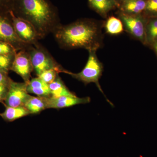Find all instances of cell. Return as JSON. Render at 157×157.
<instances>
[{
	"mask_svg": "<svg viewBox=\"0 0 157 157\" xmlns=\"http://www.w3.org/2000/svg\"><path fill=\"white\" fill-rule=\"evenodd\" d=\"M102 28V24L96 21L82 19L67 25L59 26L54 33L62 48L97 51L103 43Z\"/></svg>",
	"mask_w": 157,
	"mask_h": 157,
	"instance_id": "6da1fadb",
	"label": "cell"
},
{
	"mask_svg": "<svg viewBox=\"0 0 157 157\" xmlns=\"http://www.w3.org/2000/svg\"><path fill=\"white\" fill-rule=\"evenodd\" d=\"M11 11L16 17L30 23L39 38L59 26L57 11L49 0H14Z\"/></svg>",
	"mask_w": 157,
	"mask_h": 157,
	"instance_id": "7a4b0ae2",
	"label": "cell"
},
{
	"mask_svg": "<svg viewBox=\"0 0 157 157\" xmlns=\"http://www.w3.org/2000/svg\"><path fill=\"white\" fill-rule=\"evenodd\" d=\"M96 52H89V56L87 63L80 73H71L70 75L84 84H88L91 82L95 83L100 91L104 95L99 82L103 73V66L97 56Z\"/></svg>",
	"mask_w": 157,
	"mask_h": 157,
	"instance_id": "3957f363",
	"label": "cell"
},
{
	"mask_svg": "<svg viewBox=\"0 0 157 157\" xmlns=\"http://www.w3.org/2000/svg\"><path fill=\"white\" fill-rule=\"evenodd\" d=\"M119 17L126 30L145 45V28L147 20L140 14L131 15L122 12L120 13Z\"/></svg>",
	"mask_w": 157,
	"mask_h": 157,
	"instance_id": "277c9868",
	"label": "cell"
},
{
	"mask_svg": "<svg viewBox=\"0 0 157 157\" xmlns=\"http://www.w3.org/2000/svg\"><path fill=\"white\" fill-rule=\"evenodd\" d=\"M9 12L0 14V41L9 43L17 50L28 44L23 42L17 36Z\"/></svg>",
	"mask_w": 157,
	"mask_h": 157,
	"instance_id": "5b68a950",
	"label": "cell"
},
{
	"mask_svg": "<svg viewBox=\"0 0 157 157\" xmlns=\"http://www.w3.org/2000/svg\"><path fill=\"white\" fill-rule=\"evenodd\" d=\"M33 70L37 76L44 71L60 67L45 49L41 48H34L29 52Z\"/></svg>",
	"mask_w": 157,
	"mask_h": 157,
	"instance_id": "8992f818",
	"label": "cell"
},
{
	"mask_svg": "<svg viewBox=\"0 0 157 157\" xmlns=\"http://www.w3.org/2000/svg\"><path fill=\"white\" fill-rule=\"evenodd\" d=\"M27 83L17 82L10 79L9 90L4 101L5 106L16 107L24 106L26 101L29 98L27 90Z\"/></svg>",
	"mask_w": 157,
	"mask_h": 157,
	"instance_id": "52a82bcc",
	"label": "cell"
},
{
	"mask_svg": "<svg viewBox=\"0 0 157 157\" xmlns=\"http://www.w3.org/2000/svg\"><path fill=\"white\" fill-rule=\"evenodd\" d=\"M9 13L15 32L20 39L26 44L34 43L39 37L33 25L27 21L16 17L12 11Z\"/></svg>",
	"mask_w": 157,
	"mask_h": 157,
	"instance_id": "ba28073f",
	"label": "cell"
},
{
	"mask_svg": "<svg viewBox=\"0 0 157 157\" xmlns=\"http://www.w3.org/2000/svg\"><path fill=\"white\" fill-rule=\"evenodd\" d=\"M11 70L21 76L28 84L30 80L31 72L33 70L29 52L22 50L16 53Z\"/></svg>",
	"mask_w": 157,
	"mask_h": 157,
	"instance_id": "9c48e42d",
	"label": "cell"
},
{
	"mask_svg": "<svg viewBox=\"0 0 157 157\" xmlns=\"http://www.w3.org/2000/svg\"><path fill=\"white\" fill-rule=\"evenodd\" d=\"M89 97L80 98L75 96H62L58 98H47V109H62L90 102Z\"/></svg>",
	"mask_w": 157,
	"mask_h": 157,
	"instance_id": "30bf717a",
	"label": "cell"
},
{
	"mask_svg": "<svg viewBox=\"0 0 157 157\" xmlns=\"http://www.w3.org/2000/svg\"><path fill=\"white\" fill-rule=\"evenodd\" d=\"M28 93L34 94L38 97L50 98L51 94L49 86L39 77L32 78L27 84Z\"/></svg>",
	"mask_w": 157,
	"mask_h": 157,
	"instance_id": "8fae6325",
	"label": "cell"
},
{
	"mask_svg": "<svg viewBox=\"0 0 157 157\" xmlns=\"http://www.w3.org/2000/svg\"><path fill=\"white\" fill-rule=\"evenodd\" d=\"M90 7L103 17H106L117 6V0H88Z\"/></svg>",
	"mask_w": 157,
	"mask_h": 157,
	"instance_id": "7c38bea8",
	"label": "cell"
},
{
	"mask_svg": "<svg viewBox=\"0 0 157 157\" xmlns=\"http://www.w3.org/2000/svg\"><path fill=\"white\" fill-rule=\"evenodd\" d=\"M147 0H128L121 3L122 12L131 15H139L145 10Z\"/></svg>",
	"mask_w": 157,
	"mask_h": 157,
	"instance_id": "4fadbf2b",
	"label": "cell"
},
{
	"mask_svg": "<svg viewBox=\"0 0 157 157\" xmlns=\"http://www.w3.org/2000/svg\"><path fill=\"white\" fill-rule=\"evenodd\" d=\"M0 116L7 122H12L24 117L31 114L28 110L24 106L16 107H7Z\"/></svg>",
	"mask_w": 157,
	"mask_h": 157,
	"instance_id": "5bb4252c",
	"label": "cell"
},
{
	"mask_svg": "<svg viewBox=\"0 0 157 157\" xmlns=\"http://www.w3.org/2000/svg\"><path fill=\"white\" fill-rule=\"evenodd\" d=\"M24 107L30 114H37L47 109V98L30 95L26 101Z\"/></svg>",
	"mask_w": 157,
	"mask_h": 157,
	"instance_id": "9a60e30c",
	"label": "cell"
},
{
	"mask_svg": "<svg viewBox=\"0 0 157 157\" xmlns=\"http://www.w3.org/2000/svg\"><path fill=\"white\" fill-rule=\"evenodd\" d=\"M50 89L51 97L52 98H58L62 96H76L74 93L71 92L68 89L64 83L59 77V75L55 80L48 84Z\"/></svg>",
	"mask_w": 157,
	"mask_h": 157,
	"instance_id": "2e32d148",
	"label": "cell"
},
{
	"mask_svg": "<svg viewBox=\"0 0 157 157\" xmlns=\"http://www.w3.org/2000/svg\"><path fill=\"white\" fill-rule=\"evenodd\" d=\"M145 45H151L157 41V17L147 20L145 28Z\"/></svg>",
	"mask_w": 157,
	"mask_h": 157,
	"instance_id": "e0dca14e",
	"label": "cell"
},
{
	"mask_svg": "<svg viewBox=\"0 0 157 157\" xmlns=\"http://www.w3.org/2000/svg\"><path fill=\"white\" fill-rule=\"evenodd\" d=\"M124 25L120 18L111 16L107 19L105 23L106 33L111 35H117L124 31Z\"/></svg>",
	"mask_w": 157,
	"mask_h": 157,
	"instance_id": "ac0fdd59",
	"label": "cell"
},
{
	"mask_svg": "<svg viewBox=\"0 0 157 157\" xmlns=\"http://www.w3.org/2000/svg\"><path fill=\"white\" fill-rule=\"evenodd\" d=\"M59 73H64L69 74L70 73V72L67 71L60 67L44 71L38 77L47 84H49L55 80Z\"/></svg>",
	"mask_w": 157,
	"mask_h": 157,
	"instance_id": "d6986e66",
	"label": "cell"
},
{
	"mask_svg": "<svg viewBox=\"0 0 157 157\" xmlns=\"http://www.w3.org/2000/svg\"><path fill=\"white\" fill-rule=\"evenodd\" d=\"M15 54L0 55V70L7 73L11 70Z\"/></svg>",
	"mask_w": 157,
	"mask_h": 157,
	"instance_id": "ffe728a7",
	"label": "cell"
},
{
	"mask_svg": "<svg viewBox=\"0 0 157 157\" xmlns=\"http://www.w3.org/2000/svg\"><path fill=\"white\" fill-rule=\"evenodd\" d=\"M144 11L151 17H157V0H147Z\"/></svg>",
	"mask_w": 157,
	"mask_h": 157,
	"instance_id": "44dd1931",
	"label": "cell"
},
{
	"mask_svg": "<svg viewBox=\"0 0 157 157\" xmlns=\"http://www.w3.org/2000/svg\"><path fill=\"white\" fill-rule=\"evenodd\" d=\"M16 49L7 42L0 41V55L15 54Z\"/></svg>",
	"mask_w": 157,
	"mask_h": 157,
	"instance_id": "7402d4cb",
	"label": "cell"
},
{
	"mask_svg": "<svg viewBox=\"0 0 157 157\" xmlns=\"http://www.w3.org/2000/svg\"><path fill=\"white\" fill-rule=\"evenodd\" d=\"M14 0H0V14L11 11Z\"/></svg>",
	"mask_w": 157,
	"mask_h": 157,
	"instance_id": "603a6c76",
	"label": "cell"
},
{
	"mask_svg": "<svg viewBox=\"0 0 157 157\" xmlns=\"http://www.w3.org/2000/svg\"><path fill=\"white\" fill-rule=\"evenodd\" d=\"M10 79L4 82H0V102L4 103L6 99L8 90H9V82Z\"/></svg>",
	"mask_w": 157,
	"mask_h": 157,
	"instance_id": "cb8c5ba5",
	"label": "cell"
},
{
	"mask_svg": "<svg viewBox=\"0 0 157 157\" xmlns=\"http://www.w3.org/2000/svg\"><path fill=\"white\" fill-rule=\"evenodd\" d=\"M10 78L8 76V73L0 70V82L8 81Z\"/></svg>",
	"mask_w": 157,
	"mask_h": 157,
	"instance_id": "d4e9b609",
	"label": "cell"
},
{
	"mask_svg": "<svg viewBox=\"0 0 157 157\" xmlns=\"http://www.w3.org/2000/svg\"><path fill=\"white\" fill-rule=\"evenodd\" d=\"M151 46L152 48H153L154 50L155 51V52L157 55V41L154 42L151 45Z\"/></svg>",
	"mask_w": 157,
	"mask_h": 157,
	"instance_id": "484cf974",
	"label": "cell"
},
{
	"mask_svg": "<svg viewBox=\"0 0 157 157\" xmlns=\"http://www.w3.org/2000/svg\"><path fill=\"white\" fill-rule=\"evenodd\" d=\"M121 1V2L122 3L123 2H126V1H128V0H120Z\"/></svg>",
	"mask_w": 157,
	"mask_h": 157,
	"instance_id": "4316f807",
	"label": "cell"
}]
</instances>
